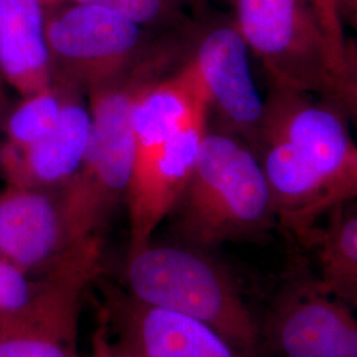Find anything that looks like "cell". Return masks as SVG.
I'll return each mask as SVG.
<instances>
[{
  "instance_id": "16",
  "label": "cell",
  "mask_w": 357,
  "mask_h": 357,
  "mask_svg": "<svg viewBox=\"0 0 357 357\" xmlns=\"http://www.w3.org/2000/svg\"><path fill=\"white\" fill-rule=\"evenodd\" d=\"M307 246L315 252V273L357 306V211L317 230Z\"/></svg>"
},
{
  "instance_id": "13",
  "label": "cell",
  "mask_w": 357,
  "mask_h": 357,
  "mask_svg": "<svg viewBox=\"0 0 357 357\" xmlns=\"http://www.w3.org/2000/svg\"><path fill=\"white\" fill-rule=\"evenodd\" d=\"M75 94L65 105L56 126L26 149L0 144V174L4 183L59 190L81 169L89 144V106Z\"/></svg>"
},
{
  "instance_id": "21",
  "label": "cell",
  "mask_w": 357,
  "mask_h": 357,
  "mask_svg": "<svg viewBox=\"0 0 357 357\" xmlns=\"http://www.w3.org/2000/svg\"><path fill=\"white\" fill-rule=\"evenodd\" d=\"M326 100L335 103L357 126V66L355 63L344 75L333 77Z\"/></svg>"
},
{
  "instance_id": "12",
  "label": "cell",
  "mask_w": 357,
  "mask_h": 357,
  "mask_svg": "<svg viewBox=\"0 0 357 357\" xmlns=\"http://www.w3.org/2000/svg\"><path fill=\"white\" fill-rule=\"evenodd\" d=\"M208 126V118L193 122L134 169L125 197L128 253L151 243L159 225L174 212L191 178Z\"/></svg>"
},
{
  "instance_id": "7",
  "label": "cell",
  "mask_w": 357,
  "mask_h": 357,
  "mask_svg": "<svg viewBox=\"0 0 357 357\" xmlns=\"http://www.w3.org/2000/svg\"><path fill=\"white\" fill-rule=\"evenodd\" d=\"M184 64L204 96L208 116L215 115L218 130L246 142L258 141L265 100L255 86L250 51L231 16H215L185 26Z\"/></svg>"
},
{
  "instance_id": "11",
  "label": "cell",
  "mask_w": 357,
  "mask_h": 357,
  "mask_svg": "<svg viewBox=\"0 0 357 357\" xmlns=\"http://www.w3.org/2000/svg\"><path fill=\"white\" fill-rule=\"evenodd\" d=\"M130 357H253L200 320L116 294L103 310Z\"/></svg>"
},
{
  "instance_id": "22",
  "label": "cell",
  "mask_w": 357,
  "mask_h": 357,
  "mask_svg": "<svg viewBox=\"0 0 357 357\" xmlns=\"http://www.w3.org/2000/svg\"><path fill=\"white\" fill-rule=\"evenodd\" d=\"M85 357H130L116 343V340L112 339V330L103 310L91 336L90 352Z\"/></svg>"
},
{
  "instance_id": "1",
  "label": "cell",
  "mask_w": 357,
  "mask_h": 357,
  "mask_svg": "<svg viewBox=\"0 0 357 357\" xmlns=\"http://www.w3.org/2000/svg\"><path fill=\"white\" fill-rule=\"evenodd\" d=\"M185 50V29H167L128 72L88 94L91 126L86 155L81 169L59 188L65 221L76 243L101 236L115 205L126 197L135 166L137 100L149 85L171 73Z\"/></svg>"
},
{
  "instance_id": "19",
  "label": "cell",
  "mask_w": 357,
  "mask_h": 357,
  "mask_svg": "<svg viewBox=\"0 0 357 357\" xmlns=\"http://www.w3.org/2000/svg\"><path fill=\"white\" fill-rule=\"evenodd\" d=\"M40 283L41 277L33 278L0 257V327L31 303Z\"/></svg>"
},
{
  "instance_id": "5",
  "label": "cell",
  "mask_w": 357,
  "mask_h": 357,
  "mask_svg": "<svg viewBox=\"0 0 357 357\" xmlns=\"http://www.w3.org/2000/svg\"><path fill=\"white\" fill-rule=\"evenodd\" d=\"M233 22L271 86L327 97L331 57L315 0H231Z\"/></svg>"
},
{
  "instance_id": "18",
  "label": "cell",
  "mask_w": 357,
  "mask_h": 357,
  "mask_svg": "<svg viewBox=\"0 0 357 357\" xmlns=\"http://www.w3.org/2000/svg\"><path fill=\"white\" fill-rule=\"evenodd\" d=\"M191 0H44L45 6L82 3L105 7L155 32L180 26L184 6Z\"/></svg>"
},
{
  "instance_id": "14",
  "label": "cell",
  "mask_w": 357,
  "mask_h": 357,
  "mask_svg": "<svg viewBox=\"0 0 357 357\" xmlns=\"http://www.w3.org/2000/svg\"><path fill=\"white\" fill-rule=\"evenodd\" d=\"M202 118L209 119L206 102L200 85L185 64L149 85L138 97L132 115L134 169L146 163L183 128Z\"/></svg>"
},
{
  "instance_id": "15",
  "label": "cell",
  "mask_w": 357,
  "mask_h": 357,
  "mask_svg": "<svg viewBox=\"0 0 357 357\" xmlns=\"http://www.w3.org/2000/svg\"><path fill=\"white\" fill-rule=\"evenodd\" d=\"M44 0H0V78L22 97L53 82Z\"/></svg>"
},
{
  "instance_id": "2",
  "label": "cell",
  "mask_w": 357,
  "mask_h": 357,
  "mask_svg": "<svg viewBox=\"0 0 357 357\" xmlns=\"http://www.w3.org/2000/svg\"><path fill=\"white\" fill-rule=\"evenodd\" d=\"M169 217L181 243L205 250L261 238L278 225L255 150L241 138L209 126L190 181Z\"/></svg>"
},
{
  "instance_id": "10",
  "label": "cell",
  "mask_w": 357,
  "mask_h": 357,
  "mask_svg": "<svg viewBox=\"0 0 357 357\" xmlns=\"http://www.w3.org/2000/svg\"><path fill=\"white\" fill-rule=\"evenodd\" d=\"M77 243L59 190L0 187V257L33 278L56 268Z\"/></svg>"
},
{
  "instance_id": "8",
  "label": "cell",
  "mask_w": 357,
  "mask_h": 357,
  "mask_svg": "<svg viewBox=\"0 0 357 357\" xmlns=\"http://www.w3.org/2000/svg\"><path fill=\"white\" fill-rule=\"evenodd\" d=\"M262 342L275 357H357V306L315 271L295 270L268 308Z\"/></svg>"
},
{
  "instance_id": "9",
  "label": "cell",
  "mask_w": 357,
  "mask_h": 357,
  "mask_svg": "<svg viewBox=\"0 0 357 357\" xmlns=\"http://www.w3.org/2000/svg\"><path fill=\"white\" fill-rule=\"evenodd\" d=\"M261 135L289 142L345 204L357 203V146L335 103L318 102L312 94L271 86L258 138Z\"/></svg>"
},
{
  "instance_id": "3",
  "label": "cell",
  "mask_w": 357,
  "mask_h": 357,
  "mask_svg": "<svg viewBox=\"0 0 357 357\" xmlns=\"http://www.w3.org/2000/svg\"><path fill=\"white\" fill-rule=\"evenodd\" d=\"M185 243H153L128 253V294L147 306L200 320L258 357L261 324L228 268Z\"/></svg>"
},
{
  "instance_id": "20",
  "label": "cell",
  "mask_w": 357,
  "mask_h": 357,
  "mask_svg": "<svg viewBox=\"0 0 357 357\" xmlns=\"http://www.w3.org/2000/svg\"><path fill=\"white\" fill-rule=\"evenodd\" d=\"M319 11L323 31L327 40L332 69L335 76L348 72L352 66L351 52L347 44L340 0H315Z\"/></svg>"
},
{
  "instance_id": "17",
  "label": "cell",
  "mask_w": 357,
  "mask_h": 357,
  "mask_svg": "<svg viewBox=\"0 0 357 357\" xmlns=\"http://www.w3.org/2000/svg\"><path fill=\"white\" fill-rule=\"evenodd\" d=\"M78 91L60 82L23 96L7 113L3 123L4 141L11 149H26L40 141L56 126L65 105Z\"/></svg>"
},
{
  "instance_id": "6",
  "label": "cell",
  "mask_w": 357,
  "mask_h": 357,
  "mask_svg": "<svg viewBox=\"0 0 357 357\" xmlns=\"http://www.w3.org/2000/svg\"><path fill=\"white\" fill-rule=\"evenodd\" d=\"M101 259L102 237L93 236L43 275L31 303L0 327V357H82V298L101 273Z\"/></svg>"
},
{
  "instance_id": "23",
  "label": "cell",
  "mask_w": 357,
  "mask_h": 357,
  "mask_svg": "<svg viewBox=\"0 0 357 357\" xmlns=\"http://www.w3.org/2000/svg\"><path fill=\"white\" fill-rule=\"evenodd\" d=\"M6 105H7V93H6V84L0 78V116L6 113Z\"/></svg>"
},
{
  "instance_id": "4",
  "label": "cell",
  "mask_w": 357,
  "mask_h": 357,
  "mask_svg": "<svg viewBox=\"0 0 357 357\" xmlns=\"http://www.w3.org/2000/svg\"><path fill=\"white\" fill-rule=\"evenodd\" d=\"M45 35L53 82L81 94L122 76L159 36L121 13L82 3L47 7Z\"/></svg>"
}]
</instances>
